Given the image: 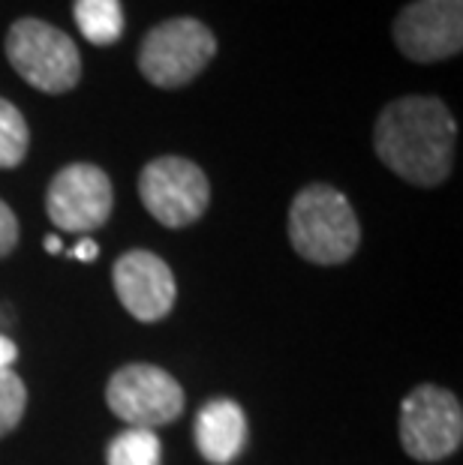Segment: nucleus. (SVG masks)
Listing matches in <instances>:
<instances>
[{
  "instance_id": "f03ea898",
  "label": "nucleus",
  "mask_w": 463,
  "mask_h": 465,
  "mask_svg": "<svg viewBox=\"0 0 463 465\" xmlns=\"http://www.w3.org/2000/svg\"><path fill=\"white\" fill-rule=\"evenodd\" d=\"M289 241L313 264H343L356 255L361 225L349 199L328 183H310L289 207Z\"/></svg>"
},
{
  "instance_id": "f257e3e1",
  "label": "nucleus",
  "mask_w": 463,
  "mask_h": 465,
  "mask_svg": "<svg viewBox=\"0 0 463 465\" xmlns=\"http://www.w3.org/2000/svg\"><path fill=\"white\" fill-rule=\"evenodd\" d=\"M458 124L437 96H403L382 108L373 126L377 156L416 186H439L455 163Z\"/></svg>"
},
{
  "instance_id": "f3484780",
  "label": "nucleus",
  "mask_w": 463,
  "mask_h": 465,
  "mask_svg": "<svg viewBox=\"0 0 463 465\" xmlns=\"http://www.w3.org/2000/svg\"><path fill=\"white\" fill-rule=\"evenodd\" d=\"M66 255H70V259H78V262H94L96 255H100V246H96L91 237H82L73 250H66Z\"/></svg>"
},
{
  "instance_id": "ddd939ff",
  "label": "nucleus",
  "mask_w": 463,
  "mask_h": 465,
  "mask_svg": "<svg viewBox=\"0 0 463 465\" xmlns=\"http://www.w3.org/2000/svg\"><path fill=\"white\" fill-rule=\"evenodd\" d=\"M108 465H163V444L154 430L130 427L117 432L106 450Z\"/></svg>"
},
{
  "instance_id": "2eb2a0df",
  "label": "nucleus",
  "mask_w": 463,
  "mask_h": 465,
  "mask_svg": "<svg viewBox=\"0 0 463 465\" xmlns=\"http://www.w3.org/2000/svg\"><path fill=\"white\" fill-rule=\"evenodd\" d=\"M27 405V388L13 370H0V435L18 427Z\"/></svg>"
},
{
  "instance_id": "9b49d317",
  "label": "nucleus",
  "mask_w": 463,
  "mask_h": 465,
  "mask_svg": "<svg viewBox=\"0 0 463 465\" xmlns=\"http://www.w3.org/2000/svg\"><path fill=\"white\" fill-rule=\"evenodd\" d=\"M196 448L208 462L229 465L247 444V418L235 400H211L196 414Z\"/></svg>"
},
{
  "instance_id": "9d476101",
  "label": "nucleus",
  "mask_w": 463,
  "mask_h": 465,
  "mask_svg": "<svg viewBox=\"0 0 463 465\" xmlns=\"http://www.w3.org/2000/svg\"><path fill=\"white\" fill-rule=\"evenodd\" d=\"M112 285L124 310L139 322H160L172 312L178 285L172 267L147 250H130L112 267Z\"/></svg>"
},
{
  "instance_id": "a211bd4d",
  "label": "nucleus",
  "mask_w": 463,
  "mask_h": 465,
  "mask_svg": "<svg viewBox=\"0 0 463 465\" xmlns=\"http://www.w3.org/2000/svg\"><path fill=\"white\" fill-rule=\"evenodd\" d=\"M18 361V349H15V342L9 340V336L0 333V370H9Z\"/></svg>"
},
{
  "instance_id": "dca6fc26",
  "label": "nucleus",
  "mask_w": 463,
  "mask_h": 465,
  "mask_svg": "<svg viewBox=\"0 0 463 465\" xmlns=\"http://www.w3.org/2000/svg\"><path fill=\"white\" fill-rule=\"evenodd\" d=\"M18 246V220L4 199H0V259L9 255Z\"/></svg>"
},
{
  "instance_id": "1a4fd4ad",
  "label": "nucleus",
  "mask_w": 463,
  "mask_h": 465,
  "mask_svg": "<svg viewBox=\"0 0 463 465\" xmlns=\"http://www.w3.org/2000/svg\"><path fill=\"white\" fill-rule=\"evenodd\" d=\"M394 43L416 64H437L463 48V0H412L394 18Z\"/></svg>"
},
{
  "instance_id": "f8f14e48",
  "label": "nucleus",
  "mask_w": 463,
  "mask_h": 465,
  "mask_svg": "<svg viewBox=\"0 0 463 465\" xmlns=\"http://www.w3.org/2000/svg\"><path fill=\"white\" fill-rule=\"evenodd\" d=\"M73 15L78 31L94 45H112L124 34L121 0H75Z\"/></svg>"
},
{
  "instance_id": "6e6552de",
  "label": "nucleus",
  "mask_w": 463,
  "mask_h": 465,
  "mask_svg": "<svg viewBox=\"0 0 463 465\" xmlns=\"http://www.w3.org/2000/svg\"><path fill=\"white\" fill-rule=\"evenodd\" d=\"M115 204L112 181L100 165L73 163L61 168L45 193V211L57 229L87 234L108 223Z\"/></svg>"
},
{
  "instance_id": "39448f33",
  "label": "nucleus",
  "mask_w": 463,
  "mask_h": 465,
  "mask_svg": "<svg viewBox=\"0 0 463 465\" xmlns=\"http://www.w3.org/2000/svg\"><path fill=\"white\" fill-rule=\"evenodd\" d=\"M463 409L455 393L421 384L400 402V444L412 460L439 462L460 450Z\"/></svg>"
},
{
  "instance_id": "7ed1b4c3",
  "label": "nucleus",
  "mask_w": 463,
  "mask_h": 465,
  "mask_svg": "<svg viewBox=\"0 0 463 465\" xmlns=\"http://www.w3.org/2000/svg\"><path fill=\"white\" fill-rule=\"evenodd\" d=\"M6 57L15 73L43 94H66L82 78V57L75 43L39 18H18L9 27Z\"/></svg>"
},
{
  "instance_id": "4468645a",
  "label": "nucleus",
  "mask_w": 463,
  "mask_h": 465,
  "mask_svg": "<svg viewBox=\"0 0 463 465\" xmlns=\"http://www.w3.org/2000/svg\"><path fill=\"white\" fill-rule=\"evenodd\" d=\"M31 133H27L25 114L0 96V168H18L27 156Z\"/></svg>"
},
{
  "instance_id": "6ab92c4d",
  "label": "nucleus",
  "mask_w": 463,
  "mask_h": 465,
  "mask_svg": "<svg viewBox=\"0 0 463 465\" xmlns=\"http://www.w3.org/2000/svg\"><path fill=\"white\" fill-rule=\"evenodd\" d=\"M45 250L52 252V255L64 252V243H61V237H57V234H48V237H45Z\"/></svg>"
},
{
  "instance_id": "423d86ee",
  "label": "nucleus",
  "mask_w": 463,
  "mask_h": 465,
  "mask_svg": "<svg viewBox=\"0 0 463 465\" xmlns=\"http://www.w3.org/2000/svg\"><path fill=\"white\" fill-rule=\"evenodd\" d=\"M139 199L166 229L193 225L211 204V183L199 165L184 156L151 160L139 174Z\"/></svg>"
},
{
  "instance_id": "0eeeda50",
  "label": "nucleus",
  "mask_w": 463,
  "mask_h": 465,
  "mask_svg": "<svg viewBox=\"0 0 463 465\" xmlns=\"http://www.w3.org/2000/svg\"><path fill=\"white\" fill-rule=\"evenodd\" d=\"M106 402L115 418L126 420L130 427L156 430L181 418L184 388L160 366L126 363L108 379Z\"/></svg>"
},
{
  "instance_id": "20e7f679",
  "label": "nucleus",
  "mask_w": 463,
  "mask_h": 465,
  "mask_svg": "<svg viewBox=\"0 0 463 465\" xmlns=\"http://www.w3.org/2000/svg\"><path fill=\"white\" fill-rule=\"evenodd\" d=\"M216 54V39L199 18H169L147 31L139 48V73L154 87L190 84Z\"/></svg>"
}]
</instances>
